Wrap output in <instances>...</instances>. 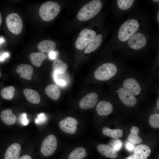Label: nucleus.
Instances as JSON below:
<instances>
[{
    "instance_id": "f257e3e1",
    "label": "nucleus",
    "mask_w": 159,
    "mask_h": 159,
    "mask_svg": "<svg viewBox=\"0 0 159 159\" xmlns=\"http://www.w3.org/2000/svg\"><path fill=\"white\" fill-rule=\"evenodd\" d=\"M102 7V3L100 1H92L82 7L78 13L77 18L82 21L89 20L100 12Z\"/></svg>"
},
{
    "instance_id": "f03ea898",
    "label": "nucleus",
    "mask_w": 159,
    "mask_h": 159,
    "mask_svg": "<svg viewBox=\"0 0 159 159\" xmlns=\"http://www.w3.org/2000/svg\"><path fill=\"white\" fill-rule=\"evenodd\" d=\"M60 7L57 3L47 1L42 4L39 10V14L44 21H49L54 19L58 14Z\"/></svg>"
},
{
    "instance_id": "7ed1b4c3",
    "label": "nucleus",
    "mask_w": 159,
    "mask_h": 159,
    "mask_svg": "<svg viewBox=\"0 0 159 159\" xmlns=\"http://www.w3.org/2000/svg\"><path fill=\"white\" fill-rule=\"evenodd\" d=\"M139 25L135 19L128 20L124 23L120 27L118 33L119 39L125 42L132 36L138 30Z\"/></svg>"
},
{
    "instance_id": "20e7f679",
    "label": "nucleus",
    "mask_w": 159,
    "mask_h": 159,
    "mask_svg": "<svg viewBox=\"0 0 159 159\" xmlns=\"http://www.w3.org/2000/svg\"><path fill=\"white\" fill-rule=\"evenodd\" d=\"M117 68L113 63H107L98 67L94 73L95 78L97 80L104 81L113 77L117 72Z\"/></svg>"
},
{
    "instance_id": "39448f33",
    "label": "nucleus",
    "mask_w": 159,
    "mask_h": 159,
    "mask_svg": "<svg viewBox=\"0 0 159 159\" xmlns=\"http://www.w3.org/2000/svg\"><path fill=\"white\" fill-rule=\"evenodd\" d=\"M6 24L9 31L15 34H19L23 28V22L20 16L16 13H11L7 16Z\"/></svg>"
},
{
    "instance_id": "423d86ee",
    "label": "nucleus",
    "mask_w": 159,
    "mask_h": 159,
    "mask_svg": "<svg viewBox=\"0 0 159 159\" xmlns=\"http://www.w3.org/2000/svg\"><path fill=\"white\" fill-rule=\"evenodd\" d=\"M96 33L94 31L88 29H85L80 32L77 39L75 46L79 50L85 48L89 43L96 36Z\"/></svg>"
},
{
    "instance_id": "0eeeda50",
    "label": "nucleus",
    "mask_w": 159,
    "mask_h": 159,
    "mask_svg": "<svg viewBox=\"0 0 159 159\" xmlns=\"http://www.w3.org/2000/svg\"><path fill=\"white\" fill-rule=\"evenodd\" d=\"M57 146V140L56 137L53 135L47 136L42 142L40 151L44 156H48L53 154Z\"/></svg>"
},
{
    "instance_id": "6e6552de",
    "label": "nucleus",
    "mask_w": 159,
    "mask_h": 159,
    "mask_svg": "<svg viewBox=\"0 0 159 159\" xmlns=\"http://www.w3.org/2000/svg\"><path fill=\"white\" fill-rule=\"evenodd\" d=\"M77 124L78 121L75 118L68 117L59 122V126L60 129L64 132L73 134L77 130Z\"/></svg>"
},
{
    "instance_id": "1a4fd4ad",
    "label": "nucleus",
    "mask_w": 159,
    "mask_h": 159,
    "mask_svg": "<svg viewBox=\"0 0 159 159\" xmlns=\"http://www.w3.org/2000/svg\"><path fill=\"white\" fill-rule=\"evenodd\" d=\"M118 95L121 102L127 106L133 107L137 102V99L135 95L123 87L119 89Z\"/></svg>"
},
{
    "instance_id": "9d476101",
    "label": "nucleus",
    "mask_w": 159,
    "mask_h": 159,
    "mask_svg": "<svg viewBox=\"0 0 159 159\" xmlns=\"http://www.w3.org/2000/svg\"><path fill=\"white\" fill-rule=\"evenodd\" d=\"M146 43L147 40L145 35L142 33H137L129 39L128 44L131 48L137 50L144 47Z\"/></svg>"
},
{
    "instance_id": "9b49d317",
    "label": "nucleus",
    "mask_w": 159,
    "mask_h": 159,
    "mask_svg": "<svg viewBox=\"0 0 159 159\" xmlns=\"http://www.w3.org/2000/svg\"><path fill=\"white\" fill-rule=\"evenodd\" d=\"M98 95L95 93L91 92L85 96L80 102V107L83 109H87L93 107L97 101Z\"/></svg>"
},
{
    "instance_id": "f8f14e48",
    "label": "nucleus",
    "mask_w": 159,
    "mask_h": 159,
    "mask_svg": "<svg viewBox=\"0 0 159 159\" xmlns=\"http://www.w3.org/2000/svg\"><path fill=\"white\" fill-rule=\"evenodd\" d=\"M122 86L135 95H139L141 91L139 84L134 78H129L125 80L122 83Z\"/></svg>"
},
{
    "instance_id": "ddd939ff",
    "label": "nucleus",
    "mask_w": 159,
    "mask_h": 159,
    "mask_svg": "<svg viewBox=\"0 0 159 159\" xmlns=\"http://www.w3.org/2000/svg\"><path fill=\"white\" fill-rule=\"evenodd\" d=\"M16 71L21 78L30 80L32 79V75L34 69L29 64H21L17 67Z\"/></svg>"
},
{
    "instance_id": "4468645a",
    "label": "nucleus",
    "mask_w": 159,
    "mask_h": 159,
    "mask_svg": "<svg viewBox=\"0 0 159 159\" xmlns=\"http://www.w3.org/2000/svg\"><path fill=\"white\" fill-rule=\"evenodd\" d=\"M150 153L151 150L148 146L140 144L135 148L133 156L135 159H147Z\"/></svg>"
},
{
    "instance_id": "2eb2a0df",
    "label": "nucleus",
    "mask_w": 159,
    "mask_h": 159,
    "mask_svg": "<svg viewBox=\"0 0 159 159\" xmlns=\"http://www.w3.org/2000/svg\"><path fill=\"white\" fill-rule=\"evenodd\" d=\"M21 150V147L19 144H12L7 149L4 159H18Z\"/></svg>"
},
{
    "instance_id": "dca6fc26",
    "label": "nucleus",
    "mask_w": 159,
    "mask_h": 159,
    "mask_svg": "<svg viewBox=\"0 0 159 159\" xmlns=\"http://www.w3.org/2000/svg\"><path fill=\"white\" fill-rule=\"evenodd\" d=\"M98 114L100 116H105L110 114L112 111L113 107L112 104L105 101H100L96 107Z\"/></svg>"
},
{
    "instance_id": "f3484780",
    "label": "nucleus",
    "mask_w": 159,
    "mask_h": 159,
    "mask_svg": "<svg viewBox=\"0 0 159 159\" xmlns=\"http://www.w3.org/2000/svg\"><path fill=\"white\" fill-rule=\"evenodd\" d=\"M56 43L50 39L43 40L37 45V48L40 52L48 53L53 51L56 47Z\"/></svg>"
},
{
    "instance_id": "a211bd4d",
    "label": "nucleus",
    "mask_w": 159,
    "mask_h": 159,
    "mask_svg": "<svg viewBox=\"0 0 159 159\" xmlns=\"http://www.w3.org/2000/svg\"><path fill=\"white\" fill-rule=\"evenodd\" d=\"M97 150L100 153L107 157L113 159L117 157L116 152L107 145L99 144L97 147Z\"/></svg>"
},
{
    "instance_id": "6ab92c4d",
    "label": "nucleus",
    "mask_w": 159,
    "mask_h": 159,
    "mask_svg": "<svg viewBox=\"0 0 159 159\" xmlns=\"http://www.w3.org/2000/svg\"><path fill=\"white\" fill-rule=\"evenodd\" d=\"M0 117L2 121L5 124L11 125L16 122V118L11 110L7 109L4 110L1 112Z\"/></svg>"
},
{
    "instance_id": "aec40b11",
    "label": "nucleus",
    "mask_w": 159,
    "mask_h": 159,
    "mask_svg": "<svg viewBox=\"0 0 159 159\" xmlns=\"http://www.w3.org/2000/svg\"><path fill=\"white\" fill-rule=\"evenodd\" d=\"M23 94L26 99L31 103L38 104L40 102V97L37 91L26 88L24 90Z\"/></svg>"
},
{
    "instance_id": "412c9836",
    "label": "nucleus",
    "mask_w": 159,
    "mask_h": 159,
    "mask_svg": "<svg viewBox=\"0 0 159 159\" xmlns=\"http://www.w3.org/2000/svg\"><path fill=\"white\" fill-rule=\"evenodd\" d=\"M102 41V36L98 34L87 45L84 50L85 54L90 53L97 49L101 44Z\"/></svg>"
},
{
    "instance_id": "4be33fe9",
    "label": "nucleus",
    "mask_w": 159,
    "mask_h": 159,
    "mask_svg": "<svg viewBox=\"0 0 159 159\" xmlns=\"http://www.w3.org/2000/svg\"><path fill=\"white\" fill-rule=\"evenodd\" d=\"M52 67L54 74H57L65 73L68 68L67 64L60 59H56L54 61Z\"/></svg>"
},
{
    "instance_id": "5701e85b",
    "label": "nucleus",
    "mask_w": 159,
    "mask_h": 159,
    "mask_svg": "<svg viewBox=\"0 0 159 159\" xmlns=\"http://www.w3.org/2000/svg\"><path fill=\"white\" fill-rule=\"evenodd\" d=\"M29 57L32 64L36 67H39L46 59L47 55L44 53L33 52L30 54Z\"/></svg>"
},
{
    "instance_id": "b1692460",
    "label": "nucleus",
    "mask_w": 159,
    "mask_h": 159,
    "mask_svg": "<svg viewBox=\"0 0 159 159\" xmlns=\"http://www.w3.org/2000/svg\"><path fill=\"white\" fill-rule=\"evenodd\" d=\"M46 94L50 98L54 100H57L59 97L61 92L57 86L53 84H50L45 89Z\"/></svg>"
},
{
    "instance_id": "393cba45",
    "label": "nucleus",
    "mask_w": 159,
    "mask_h": 159,
    "mask_svg": "<svg viewBox=\"0 0 159 159\" xmlns=\"http://www.w3.org/2000/svg\"><path fill=\"white\" fill-rule=\"evenodd\" d=\"M139 132V129L138 127L135 126L132 127L130 130V134L128 137L129 141L133 144L142 143V140L138 135Z\"/></svg>"
},
{
    "instance_id": "a878e982",
    "label": "nucleus",
    "mask_w": 159,
    "mask_h": 159,
    "mask_svg": "<svg viewBox=\"0 0 159 159\" xmlns=\"http://www.w3.org/2000/svg\"><path fill=\"white\" fill-rule=\"evenodd\" d=\"M87 155L86 149L79 147L74 150L70 154L68 159H82Z\"/></svg>"
},
{
    "instance_id": "bb28decb",
    "label": "nucleus",
    "mask_w": 159,
    "mask_h": 159,
    "mask_svg": "<svg viewBox=\"0 0 159 159\" xmlns=\"http://www.w3.org/2000/svg\"><path fill=\"white\" fill-rule=\"evenodd\" d=\"M103 134L114 138H118L121 137L123 134V131L121 129L112 130L104 127L102 130Z\"/></svg>"
},
{
    "instance_id": "cd10ccee",
    "label": "nucleus",
    "mask_w": 159,
    "mask_h": 159,
    "mask_svg": "<svg viewBox=\"0 0 159 159\" xmlns=\"http://www.w3.org/2000/svg\"><path fill=\"white\" fill-rule=\"evenodd\" d=\"M15 91L14 87L10 86L2 89L1 91V97L4 99L7 100H11L13 98Z\"/></svg>"
},
{
    "instance_id": "c85d7f7f",
    "label": "nucleus",
    "mask_w": 159,
    "mask_h": 159,
    "mask_svg": "<svg viewBox=\"0 0 159 159\" xmlns=\"http://www.w3.org/2000/svg\"><path fill=\"white\" fill-rule=\"evenodd\" d=\"M150 125L154 128L159 127V114L154 113L151 115L149 118Z\"/></svg>"
},
{
    "instance_id": "c756f323",
    "label": "nucleus",
    "mask_w": 159,
    "mask_h": 159,
    "mask_svg": "<svg viewBox=\"0 0 159 159\" xmlns=\"http://www.w3.org/2000/svg\"><path fill=\"white\" fill-rule=\"evenodd\" d=\"M134 1L132 0H118L117 1V4L120 9L127 10L131 7Z\"/></svg>"
},
{
    "instance_id": "7c9ffc66",
    "label": "nucleus",
    "mask_w": 159,
    "mask_h": 159,
    "mask_svg": "<svg viewBox=\"0 0 159 159\" xmlns=\"http://www.w3.org/2000/svg\"><path fill=\"white\" fill-rule=\"evenodd\" d=\"M111 146L112 149L115 152H117L120 150L122 148V143L119 139H115L112 142Z\"/></svg>"
},
{
    "instance_id": "2f4dec72",
    "label": "nucleus",
    "mask_w": 159,
    "mask_h": 159,
    "mask_svg": "<svg viewBox=\"0 0 159 159\" xmlns=\"http://www.w3.org/2000/svg\"><path fill=\"white\" fill-rule=\"evenodd\" d=\"M46 120V116L44 113H42L38 115L35 122L37 124H40L45 122Z\"/></svg>"
},
{
    "instance_id": "473e14b6",
    "label": "nucleus",
    "mask_w": 159,
    "mask_h": 159,
    "mask_svg": "<svg viewBox=\"0 0 159 159\" xmlns=\"http://www.w3.org/2000/svg\"><path fill=\"white\" fill-rule=\"evenodd\" d=\"M27 115V114L24 113H22L20 116V122L24 126L27 125L29 123V121L26 117Z\"/></svg>"
},
{
    "instance_id": "72a5a7b5",
    "label": "nucleus",
    "mask_w": 159,
    "mask_h": 159,
    "mask_svg": "<svg viewBox=\"0 0 159 159\" xmlns=\"http://www.w3.org/2000/svg\"><path fill=\"white\" fill-rule=\"evenodd\" d=\"M125 147L127 150L130 151H133L135 147L133 144L129 141L126 142L125 144Z\"/></svg>"
},
{
    "instance_id": "f704fd0d",
    "label": "nucleus",
    "mask_w": 159,
    "mask_h": 159,
    "mask_svg": "<svg viewBox=\"0 0 159 159\" xmlns=\"http://www.w3.org/2000/svg\"><path fill=\"white\" fill-rule=\"evenodd\" d=\"M54 80L57 84L61 86H64L66 84V82L62 79L54 77Z\"/></svg>"
},
{
    "instance_id": "c9c22d12",
    "label": "nucleus",
    "mask_w": 159,
    "mask_h": 159,
    "mask_svg": "<svg viewBox=\"0 0 159 159\" xmlns=\"http://www.w3.org/2000/svg\"><path fill=\"white\" fill-rule=\"evenodd\" d=\"M49 55V58L51 59H54L56 57V53L53 51L50 52Z\"/></svg>"
},
{
    "instance_id": "e433bc0d",
    "label": "nucleus",
    "mask_w": 159,
    "mask_h": 159,
    "mask_svg": "<svg viewBox=\"0 0 159 159\" xmlns=\"http://www.w3.org/2000/svg\"><path fill=\"white\" fill-rule=\"evenodd\" d=\"M9 56V54L8 52H5L0 56V61H3Z\"/></svg>"
},
{
    "instance_id": "4c0bfd02",
    "label": "nucleus",
    "mask_w": 159,
    "mask_h": 159,
    "mask_svg": "<svg viewBox=\"0 0 159 159\" xmlns=\"http://www.w3.org/2000/svg\"><path fill=\"white\" fill-rule=\"evenodd\" d=\"M19 159H32V158L29 155H25L21 156Z\"/></svg>"
},
{
    "instance_id": "58836bf2",
    "label": "nucleus",
    "mask_w": 159,
    "mask_h": 159,
    "mask_svg": "<svg viewBox=\"0 0 159 159\" xmlns=\"http://www.w3.org/2000/svg\"><path fill=\"white\" fill-rule=\"evenodd\" d=\"M125 159H135L133 155H131L129 156Z\"/></svg>"
},
{
    "instance_id": "ea45409f",
    "label": "nucleus",
    "mask_w": 159,
    "mask_h": 159,
    "mask_svg": "<svg viewBox=\"0 0 159 159\" xmlns=\"http://www.w3.org/2000/svg\"><path fill=\"white\" fill-rule=\"evenodd\" d=\"M159 99H158L157 100V103H156L158 109H159Z\"/></svg>"
},
{
    "instance_id": "a19ab883",
    "label": "nucleus",
    "mask_w": 159,
    "mask_h": 159,
    "mask_svg": "<svg viewBox=\"0 0 159 159\" xmlns=\"http://www.w3.org/2000/svg\"><path fill=\"white\" fill-rule=\"evenodd\" d=\"M2 22V18L1 14L0 11V26Z\"/></svg>"
},
{
    "instance_id": "79ce46f5",
    "label": "nucleus",
    "mask_w": 159,
    "mask_h": 159,
    "mask_svg": "<svg viewBox=\"0 0 159 159\" xmlns=\"http://www.w3.org/2000/svg\"><path fill=\"white\" fill-rule=\"evenodd\" d=\"M5 41V40L3 38H0V44H1V43H3Z\"/></svg>"
},
{
    "instance_id": "37998d69",
    "label": "nucleus",
    "mask_w": 159,
    "mask_h": 159,
    "mask_svg": "<svg viewBox=\"0 0 159 159\" xmlns=\"http://www.w3.org/2000/svg\"><path fill=\"white\" fill-rule=\"evenodd\" d=\"M159 13L158 12V22L159 21Z\"/></svg>"
},
{
    "instance_id": "c03bdc74",
    "label": "nucleus",
    "mask_w": 159,
    "mask_h": 159,
    "mask_svg": "<svg viewBox=\"0 0 159 159\" xmlns=\"http://www.w3.org/2000/svg\"><path fill=\"white\" fill-rule=\"evenodd\" d=\"M153 1H154L156 2H158L159 1L158 0H153Z\"/></svg>"
},
{
    "instance_id": "a18cd8bd",
    "label": "nucleus",
    "mask_w": 159,
    "mask_h": 159,
    "mask_svg": "<svg viewBox=\"0 0 159 159\" xmlns=\"http://www.w3.org/2000/svg\"><path fill=\"white\" fill-rule=\"evenodd\" d=\"M1 73H0V77H1Z\"/></svg>"
}]
</instances>
